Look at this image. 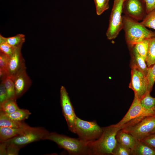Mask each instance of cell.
<instances>
[{
	"instance_id": "cell-1",
	"label": "cell",
	"mask_w": 155,
	"mask_h": 155,
	"mask_svg": "<svg viewBox=\"0 0 155 155\" xmlns=\"http://www.w3.org/2000/svg\"><path fill=\"white\" fill-rule=\"evenodd\" d=\"M102 133L98 139L88 142L91 155H112L117 143L116 134L121 129L115 124L102 127Z\"/></svg>"
},
{
	"instance_id": "cell-30",
	"label": "cell",
	"mask_w": 155,
	"mask_h": 155,
	"mask_svg": "<svg viewBox=\"0 0 155 155\" xmlns=\"http://www.w3.org/2000/svg\"><path fill=\"white\" fill-rule=\"evenodd\" d=\"M113 155H131V150L117 142L112 152Z\"/></svg>"
},
{
	"instance_id": "cell-2",
	"label": "cell",
	"mask_w": 155,
	"mask_h": 155,
	"mask_svg": "<svg viewBox=\"0 0 155 155\" xmlns=\"http://www.w3.org/2000/svg\"><path fill=\"white\" fill-rule=\"evenodd\" d=\"M43 140L51 141L60 147L67 151L70 155H91L88 146L89 142L69 137L55 132L47 134Z\"/></svg>"
},
{
	"instance_id": "cell-36",
	"label": "cell",
	"mask_w": 155,
	"mask_h": 155,
	"mask_svg": "<svg viewBox=\"0 0 155 155\" xmlns=\"http://www.w3.org/2000/svg\"><path fill=\"white\" fill-rule=\"evenodd\" d=\"M153 111L155 112V105L153 108Z\"/></svg>"
},
{
	"instance_id": "cell-24",
	"label": "cell",
	"mask_w": 155,
	"mask_h": 155,
	"mask_svg": "<svg viewBox=\"0 0 155 155\" xmlns=\"http://www.w3.org/2000/svg\"><path fill=\"white\" fill-rule=\"evenodd\" d=\"M3 38L6 42L14 47L22 46L25 40V36L21 34H19L15 36L9 37L3 36Z\"/></svg>"
},
{
	"instance_id": "cell-4",
	"label": "cell",
	"mask_w": 155,
	"mask_h": 155,
	"mask_svg": "<svg viewBox=\"0 0 155 155\" xmlns=\"http://www.w3.org/2000/svg\"><path fill=\"white\" fill-rule=\"evenodd\" d=\"M75 133L78 138L89 142L98 139L102 132L100 127L96 121H88L77 117L75 121Z\"/></svg>"
},
{
	"instance_id": "cell-5",
	"label": "cell",
	"mask_w": 155,
	"mask_h": 155,
	"mask_svg": "<svg viewBox=\"0 0 155 155\" xmlns=\"http://www.w3.org/2000/svg\"><path fill=\"white\" fill-rule=\"evenodd\" d=\"M154 114H155V112L153 110L144 108L140 100L134 96L132 103L126 114L120 121L115 125L121 129L132 125L144 117Z\"/></svg>"
},
{
	"instance_id": "cell-9",
	"label": "cell",
	"mask_w": 155,
	"mask_h": 155,
	"mask_svg": "<svg viewBox=\"0 0 155 155\" xmlns=\"http://www.w3.org/2000/svg\"><path fill=\"white\" fill-rule=\"evenodd\" d=\"M60 102L63 115L69 130L75 133V121L77 116L66 89L63 86L60 89Z\"/></svg>"
},
{
	"instance_id": "cell-37",
	"label": "cell",
	"mask_w": 155,
	"mask_h": 155,
	"mask_svg": "<svg viewBox=\"0 0 155 155\" xmlns=\"http://www.w3.org/2000/svg\"><path fill=\"white\" fill-rule=\"evenodd\" d=\"M155 133V129L154 130V131L152 132V133Z\"/></svg>"
},
{
	"instance_id": "cell-29",
	"label": "cell",
	"mask_w": 155,
	"mask_h": 155,
	"mask_svg": "<svg viewBox=\"0 0 155 155\" xmlns=\"http://www.w3.org/2000/svg\"><path fill=\"white\" fill-rule=\"evenodd\" d=\"M109 0H94L97 15H101L109 8Z\"/></svg>"
},
{
	"instance_id": "cell-18",
	"label": "cell",
	"mask_w": 155,
	"mask_h": 155,
	"mask_svg": "<svg viewBox=\"0 0 155 155\" xmlns=\"http://www.w3.org/2000/svg\"><path fill=\"white\" fill-rule=\"evenodd\" d=\"M29 126L23 121H16L10 119L4 113L0 111V127L23 128Z\"/></svg>"
},
{
	"instance_id": "cell-32",
	"label": "cell",
	"mask_w": 155,
	"mask_h": 155,
	"mask_svg": "<svg viewBox=\"0 0 155 155\" xmlns=\"http://www.w3.org/2000/svg\"><path fill=\"white\" fill-rule=\"evenodd\" d=\"M9 57L7 55L0 52V68L8 70Z\"/></svg>"
},
{
	"instance_id": "cell-23",
	"label": "cell",
	"mask_w": 155,
	"mask_h": 155,
	"mask_svg": "<svg viewBox=\"0 0 155 155\" xmlns=\"http://www.w3.org/2000/svg\"><path fill=\"white\" fill-rule=\"evenodd\" d=\"M20 109L16 100L8 99L0 104V111L6 113H11Z\"/></svg>"
},
{
	"instance_id": "cell-14",
	"label": "cell",
	"mask_w": 155,
	"mask_h": 155,
	"mask_svg": "<svg viewBox=\"0 0 155 155\" xmlns=\"http://www.w3.org/2000/svg\"><path fill=\"white\" fill-rule=\"evenodd\" d=\"M31 126L23 128H12L0 127V142L8 140L25 133Z\"/></svg>"
},
{
	"instance_id": "cell-12",
	"label": "cell",
	"mask_w": 155,
	"mask_h": 155,
	"mask_svg": "<svg viewBox=\"0 0 155 155\" xmlns=\"http://www.w3.org/2000/svg\"><path fill=\"white\" fill-rule=\"evenodd\" d=\"M17 98L22 96L31 84L32 81L26 72L25 67L13 77Z\"/></svg>"
},
{
	"instance_id": "cell-35",
	"label": "cell",
	"mask_w": 155,
	"mask_h": 155,
	"mask_svg": "<svg viewBox=\"0 0 155 155\" xmlns=\"http://www.w3.org/2000/svg\"><path fill=\"white\" fill-rule=\"evenodd\" d=\"M9 75L7 70L0 68V78L1 82L5 79Z\"/></svg>"
},
{
	"instance_id": "cell-13",
	"label": "cell",
	"mask_w": 155,
	"mask_h": 155,
	"mask_svg": "<svg viewBox=\"0 0 155 155\" xmlns=\"http://www.w3.org/2000/svg\"><path fill=\"white\" fill-rule=\"evenodd\" d=\"M22 46L16 47L9 57L8 71L9 75L12 77L26 67L25 60L21 52Z\"/></svg>"
},
{
	"instance_id": "cell-27",
	"label": "cell",
	"mask_w": 155,
	"mask_h": 155,
	"mask_svg": "<svg viewBox=\"0 0 155 155\" xmlns=\"http://www.w3.org/2000/svg\"><path fill=\"white\" fill-rule=\"evenodd\" d=\"M146 77L148 82L147 92H150L155 82V63L152 65L148 67Z\"/></svg>"
},
{
	"instance_id": "cell-28",
	"label": "cell",
	"mask_w": 155,
	"mask_h": 155,
	"mask_svg": "<svg viewBox=\"0 0 155 155\" xmlns=\"http://www.w3.org/2000/svg\"><path fill=\"white\" fill-rule=\"evenodd\" d=\"M7 43L3 39V36L0 35V52L10 57L13 53L15 48Z\"/></svg>"
},
{
	"instance_id": "cell-33",
	"label": "cell",
	"mask_w": 155,
	"mask_h": 155,
	"mask_svg": "<svg viewBox=\"0 0 155 155\" xmlns=\"http://www.w3.org/2000/svg\"><path fill=\"white\" fill-rule=\"evenodd\" d=\"M8 99L6 89L3 83L1 82L0 85V104Z\"/></svg>"
},
{
	"instance_id": "cell-19",
	"label": "cell",
	"mask_w": 155,
	"mask_h": 155,
	"mask_svg": "<svg viewBox=\"0 0 155 155\" xmlns=\"http://www.w3.org/2000/svg\"><path fill=\"white\" fill-rule=\"evenodd\" d=\"M2 82L6 89L8 99L16 100V96L14 84L12 77L9 75Z\"/></svg>"
},
{
	"instance_id": "cell-34",
	"label": "cell",
	"mask_w": 155,
	"mask_h": 155,
	"mask_svg": "<svg viewBox=\"0 0 155 155\" xmlns=\"http://www.w3.org/2000/svg\"><path fill=\"white\" fill-rule=\"evenodd\" d=\"M144 1L146 5L147 13L155 9V0H144Z\"/></svg>"
},
{
	"instance_id": "cell-11",
	"label": "cell",
	"mask_w": 155,
	"mask_h": 155,
	"mask_svg": "<svg viewBox=\"0 0 155 155\" xmlns=\"http://www.w3.org/2000/svg\"><path fill=\"white\" fill-rule=\"evenodd\" d=\"M122 12L138 21L142 20L147 14L144 0H124Z\"/></svg>"
},
{
	"instance_id": "cell-7",
	"label": "cell",
	"mask_w": 155,
	"mask_h": 155,
	"mask_svg": "<svg viewBox=\"0 0 155 155\" xmlns=\"http://www.w3.org/2000/svg\"><path fill=\"white\" fill-rule=\"evenodd\" d=\"M124 0H114L106 36L109 40L115 39L123 29L122 7Z\"/></svg>"
},
{
	"instance_id": "cell-31",
	"label": "cell",
	"mask_w": 155,
	"mask_h": 155,
	"mask_svg": "<svg viewBox=\"0 0 155 155\" xmlns=\"http://www.w3.org/2000/svg\"><path fill=\"white\" fill-rule=\"evenodd\" d=\"M139 140L155 149V133H152Z\"/></svg>"
},
{
	"instance_id": "cell-38",
	"label": "cell",
	"mask_w": 155,
	"mask_h": 155,
	"mask_svg": "<svg viewBox=\"0 0 155 155\" xmlns=\"http://www.w3.org/2000/svg\"></svg>"
},
{
	"instance_id": "cell-10",
	"label": "cell",
	"mask_w": 155,
	"mask_h": 155,
	"mask_svg": "<svg viewBox=\"0 0 155 155\" xmlns=\"http://www.w3.org/2000/svg\"><path fill=\"white\" fill-rule=\"evenodd\" d=\"M131 68V78L129 87L133 91L134 96L140 100L147 91L148 81L140 70L134 67Z\"/></svg>"
},
{
	"instance_id": "cell-21",
	"label": "cell",
	"mask_w": 155,
	"mask_h": 155,
	"mask_svg": "<svg viewBox=\"0 0 155 155\" xmlns=\"http://www.w3.org/2000/svg\"><path fill=\"white\" fill-rule=\"evenodd\" d=\"M5 113L10 119L18 121H23L28 119L31 114L28 110L20 108L11 113Z\"/></svg>"
},
{
	"instance_id": "cell-3",
	"label": "cell",
	"mask_w": 155,
	"mask_h": 155,
	"mask_svg": "<svg viewBox=\"0 0 155 155\" xmlns=\"http://www.w3.org/2000/svg\"><path fill=\"white\" fill-rule=\"evenodd\" d=\"M122 18L125 39L129 47L144 39L155 37V31L147 29L138 21L125 15Z\"/></svg>"
},
{
	"instance_id": "cell-6",
	"label": "cell",
	"mask_w": 155,
	"mask_h": 155,
	"mask_svg": "<svg viewBox=\"0 0 155 155\" xmlns=\"http://www.w3.org/2000/svg\"><path fill=\"white\" fill-rule=\"evenodd\" d=\"M121 129L135 139L141 140L151 134L155 129V114L145 116L132 125Z\"/></svg>"
},
{
	"instance_id": "cell-25",
	"label": "cell",
	"mask_w": 155,
	"mask_h": 155,
	"mask_svg": "<svg viewBox=\"0 0 155 155\" xmlns=\"http://www.w3.org/2000/svg\"><path fill=\"white\" fill-rule=\"evenodd\" d=\"M150 93V92H147L140 101L144 108L147 110H153L155 105V98L152 97Z\"/></svg>"
},
{
	"instance_id": "cell-16",
	"label": "cell",
	"mask_w": 155,
	"mask_h": 155,
	"mask_svg": "<svg viewBox=\"0 0 155 155\" xmlns=\"http://www.w3.org/2000/svg\"><path fill=\"white\" fill-rule=\"evenodd\" d=\"M116 138L117 142L131 149V150L133 149L136 139L129 133L120 129L116 134Z\"/></svg>"
},
{
	"instance_id": "cell-22",
	"label": "cell",
	"mask_w": 155,
	"mask_h": 155,
	"mask_svg": "<svg viewBox=\"0 0 155 155\" xmlns=\"http://www.w3.org/2000/svg\"><path fill=\"white\" fill-rule=\"evenodd\" d=\"M149 39H144L131 46L145 61L148 51Z\"/></svg>"
},
{
	"instance_id": "cell-8",
	"label": "cell",
	"mask_w": 155,
	"mask_h": 155,
	"mask_svg": "<svg viewBox=\"0 0 155 155\" xmlns=\"http://www.w3.org/2000/svg\"><path fill=\"white\" fill-rule=\"evenodd\" d=\"M49 132L43 127H30L24 135L14 137L4 142L21 148L30 143L43 140L44 137Z\"/></svg>"
},
{
	"instance_id": "cell-26",
	"label": "cell",
	"mask_w": 155,
	"mask_h": 155,
	"mask_svg": "<svg viewBox=\"0 0 155 155\" xmlns=\"http://www.w3.org/2000/svg\"><path fill=\"white\" fill-rule=\"evenodd\" d=\"M140 23L146 27L155 30V9L147 13Z\"/></svg>"
},
{
	"instance_id": "cell-15",
	"label": "cell",
	"mask_w": 155,
	"mask_h": 155,
	"mask_svg": "<svg viewBox=\"0 0 155 155\" xmlns=\"http://www.w3.org/2000/svg\"><path fill=\"white\" fill-rule=\"evenodd\" d=\"M131 49V67H135L142 71L146 76L148 67L146 61L136 51L133 47Z\"/></svg>"
},
{
	"instance_id": "cell-20",
	"label": "cell",
	"mask_w": 155,
	"mask_h": 155,
	"mask_svg": "<svg viewBox=\"0 0 155 155\" xmlns=\"http://www.w3.org/2000/svg\"><path fill=\"white\" fill-rule=\"evenodd\" d=\"M146 61L148 67L155 63V37L149 39L148 49Z\"/></svg>"
},
{
	"instance_id": "cell-17",
	"label": "cell",
	"mask_w": 155,
	"mask_h": 155,
	"mask_svg": "<svg viewBox=\"0 0 155 155\" xmlns=\"http://www.w3.org/2000/svg\"><path fill=\"white\" fill-rule=\"evenodd\" d=\"M131 155H155V149L136 139L134 147L131 150Z\"/></svg>"
}]
</instances>
